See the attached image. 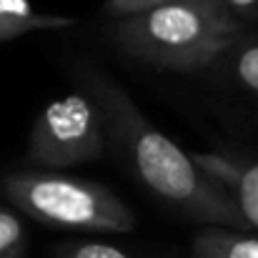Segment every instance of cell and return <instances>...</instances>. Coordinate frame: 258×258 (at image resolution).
<instances>
[{
	"label": "cell",
	"mask_w": 258,
	"mask_h": 258,
	"mask_svg": "<svg viewBox=\"0 0 258 258\" xmlns=\"http://www.w3.org/2000/svg\"><path fill=\"white\" fill-rule=\"evenodd\" d=\"M256 28H258V18H256Z\"/></svg>",
	"instance_id": "cell-13"
},
{
	"label": "cell",
	"mask_w": 258,
	"mask_h": 258,
	"mask_svg": "<svg viewBox=\"0 0 258 258\" xmlns=\"http://www.w3.org/2000/svg\"><path fill=\"white\" fill-rule=\"evenodd\" d=\"M216 66H223L226 73L241 88L258 93V43L256 40H238L233 48H228Z\"/></svg>",
	"instance_id": "cell-8"
},
{
	"label": "cell",
	"mask_w": 258,
	"mask_h": 258,
	"mask_svg": "<svg viewBox=\"0 0 258 258\" xmlns=\"http://www.w3.org/2000/svg\"><path fill=\"white\" fill-rule=\"evenodd\" d=\"M25 248V231L23 223L0 208V258H20Z\"/></svg>",
	"instance_id": "cell-9"
},
{
	"label": "cell",
	"mask_w": 258,
	"mask_h": 258,
	"mask_svg": "<svg viewBox=\"0 0 258 258\" xmlns=\"http://www.w3.org/2000/svg\"><path fill=\"white\" fill-rule=\"evenodd\" d=\"M3 190L13 206L45 226L98 233H128L136 228L131 208L95 180L23 171L8 175Z\"/></svg>",
	"instance_id": "cell-3"
},
{
	"label": "cell",
	"mask_w": 258,
	"mask_h": 258,
	"mask_svg": "<svg viewBox=\"0 0 258 258\" xmlns=\"http://www.w3.org/2000/svg\"><path fill=\"white\" fill-rule=\"evenodd\" d=\"M58 258H131L123 248L100 243V241H78V243H66Z\"/></svg>",
	"instance_id": "cell-10"
},
{
	"label": "cell",
	"mask_w": 258,
	"mask_h": 258,
	"mask_svg": "<svg viewBox=\"0 0 258 258\" xmlns=\"http://www.w3.org/2000/svg\"><path fill=\"white\" fill-rule=\"evenodd\" d=\"M190 258H258V236L223 226H206L190 243Z\"/></svg>",
	"instance_id": "cell-6"
},
{
	"label": "cell",
	"mask_w": 258,
	"mask_h": 258,
	"mask_svg": "<svg viewBox=\"0 0 258 258\" xmlns=\"http://www.w3.org/2000/svg\"><path fill=\"white\" fill-rule=\"evenodd\" d=\"M83 81L90 93L88 98L100 110L105 138L125 153L133 173L153 196L201 223L248 231L228 193L201 171L178 143L163 136L125 90L95 71H86Z\"/></svg>",
	"instance_id": "cell-1"
},
{
	"label": "cell",
	"mask_w": 258,
	"mask_h": 258,
	"mask_svg": "<svg viewBox=\"0 0 258 258\" xmlns=\"http://www.w3.org/2000/svg\"><path fill=\"white\" fill-rule=\"evenodd\" d=\"M246 25L233 20L218 0H171L151 10L113 20V43L163 71H206L246 38Z\"/></svg>",
	"instance_id": "cell-2"
},
{
	"label": "cell",
	"mask_w": 258,
	"mask_h": 258,
	"mask_svg": "<svg viewBox=\"0 0 258 258\" xmlns=\"http://www.w3.org/2000/svg\"><path fill=\"white\" fill-rule=\"evenodd\" d=\"M108 138L98 105L81 93L55 98L33 123L28 161L40 168H68L103 156Z\"/></svg>",
	"instance_id": "cell-4"
},
{
	"label": "cell",
	"mask_w": 258,
	"mask_h": 258,
	"mask_svg": "<svg viewBox=\"0 0 258 258\" xmlns=\"http://www.w3.org/2000/svg\"><path fill=\"white\" fill-rule=\"evenodd\" d=\"M190 161L228 193L246 228L258 231V161L223 153H193Z\"/></svg>",
	"instance_id": "cell-5"
},
{
	"label": "cell",
	"mask_w": 258,
	"mask_h": 258,
	"mask_svg": "<svg viewBox=\"0 0 258 258\" xmlns=\"http://www.w3.org/2000/svg\"><path fill=\"white\" fill-rule=\"evenodd\" d=\"M221 8L238 23H251L258 18V0H218Z\"/></svg>",
	"instance_id": "cell-12"
},
{
	"label": "cell",
	"mask_w": 258,
	"mask_h": 258,
	"mask_svg": "<svg viewBox=\"0 0 258 258\" xmlns=\"http://www.w3.org/2000/svg\"><path fill=\"white\" fill-rule=\"evenodd\" d=\"M71 25H76V18L38 13L30 0H0V43L25 35L30 30H53Z\"/></svg>",
	"instance_id": "cell-7"
},
{
	"label": "cell",
	"mask_w": 258,
	"mask_h": 258,
	"mask_svg": "<svg viewBox=\"0 0 258 258\" xmlns=\"http://www.w3.org/2000/svg\"><path fill=\"white\" fill-rule=\"evenodd\" d=\"M163 3H171V0H105L103 3V10H105V15L110 20H120V18H128V15L151 10V8L163 5Z\"/></svg>",
	"instance_id": "cell-11"
}]
</instances>
